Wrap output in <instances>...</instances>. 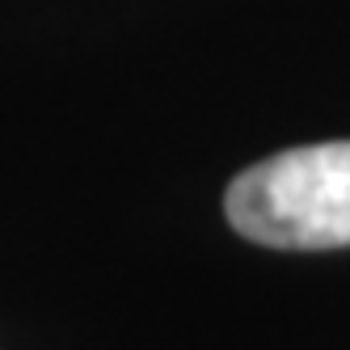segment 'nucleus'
I'll return each mask as SVG.
<instances>
[{"label":"nucleus","mask_w":350,"mask_h":350,"mask_svg":"<svg viewBox=\"0 0 350 350\" xmlns=\"http://www.w3.org/2000/svg\"><path fill=\"white\" fill-rule=\"evenodd\" d=\"M228 224L270 249L350 245V139L291 148L237 173Z\"/></svg>","instance_id":"f257e3e1"}]
</instances>
